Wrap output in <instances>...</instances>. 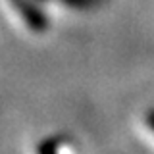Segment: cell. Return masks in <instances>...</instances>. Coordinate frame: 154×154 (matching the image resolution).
Masks as SVG:
<instances>
[{
  "label": "cell",
  "instance_id": "obj_2",
  "mask_svg": "<svg viewBox=\"0 0 154 154\" xmlns=\"http://www.w3.org/2000/svg\"><path fill=\"white\" fill-rule=\"evenodd\" d=\"M38 154H60V139H46L38 144Z\"/></svg>",
  "mask_w": 154,
  "mask_h": 154
},
{
  "label": "cell",
  "instance_id": "obj_1",
  "mask_svg": "<svg viewBox=\"0 0 154 154\" xmlns=\"http://www.w3.org/2000/svg\"><path fill=\"white\" fill-rule=\"evenodd\" d=\"M10 4L19 12L21 19L25 21V25L31 29V31L45 33L48 29V17L45 16V12H42L33 0H10Z\"/></svg>",
  "mask_w": 154,
  "mask_h": 154
},
{
  "label": "cell",
  "instance_id": "obj_3",
  "mask_svg": "<svg viewBox=\"0 0 154 154\" xmlns=\"http://www.w3.org/2000/svg\"><path fill=\"white\" fill-rule=\"evenodd\" d=\"M62 2L67 4V6H71V8H85V6L91 4V0H62Z\"/></svg>",
  "mask_w": 154,
  "mask_h": 154
},
{
  "label": "cell",
  "instance_id": "obj_4",
  "mask_svg": "<svg viewBox=\"0 0 154 154\" xmlns=\"http://www.w3.org/2000/svg\"><path fill=\"white\" fill-rule=\"evenodd\" d=\"M144 123H146L148 131L154 135V110H148L146 112V116H144Z\"/></svg>",
  "mask_w": 154,
  "mask_h": 154
}]
</instances>
